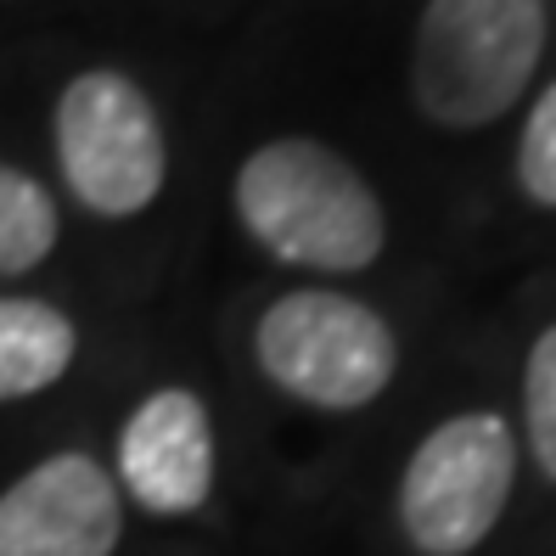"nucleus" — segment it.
Returning <instances> with one entry per match:
<instances>
[{
  "label": "nucleus",
  "instance_id": "10",
  "mask_svg": "<svg viewBox=\"0 0 556 556\" xmlns=\"http://www.w3.org/2000/svg\"><path fill=\"white\" fill-rule=\"evenodd\" d=\"M522 428H529V455L556 483V326L534 338L522 366Z\"/></svg>",
  "mask_w": 556,
  "mask_h": 556
},
{
  "label": "nucleus",
  "instance_id": "11",
  "mask_svg": "<svg viewBox=\"0 0 556 556\" xmlns=\"http://www.w3.org/2000/svg\"><path fill=\"white\" fill-rule=\"evenodd\" d=\"M517 186L529 191V203L556 208V79L534 96L529 124L517 141Z\"/></svg>",
  "mask_w": 556,
  "mask_h": 556
},
{
  "label": "nucleus",
  "instance_id": "9",
  "mask_svg": "<svg viewBox=\"0 0 556 556\" xmlns=\"http://www.w3.org/2000/svg\"><path fill=\"white\" fill-rule=\"evenodd\" d=\"M62 214L51 203V191L28 175L0 163V276H28L56 253Z\"/></svg>",
  "mask_w": 556,
  "mask_h": 556
},
{
  "label": "nucleus",
  "instance_id": "8",
  "mask_svg": "<svg viewBox=\"0 0 556 556\" xmlns=\"http://www.w3.org/2000/svg\"><path fill=\"white\" fill-rule=\"evenodd\" d=\"M79 354V326L46 299H0V405L35 400L68 377Z\"/></svg>",
  "mask_w": 556,
  "mask_h": 556
},
{
  "label": "nucleus",
  "instance_id": "4",
  "mask_svg": "<svg viewBox=\"0 0 556 556\" xmlns=\"http://www.w3.org/2000/svg\"><path fill=\"white\" fill-rule=\"evenodd\" d=\"M56 169L74 198L102 219H136L163 198L169 180V141L152 96L118 74L90 68L74 74L56 96Z\"/></svg>",
  "mask_w": 556,
  "mask_h": 556
},
{
  "label": "nucleus",
  "instance_id": "7",
  "mask_svg": "<svg viewBox=\"0 0 556 556\" xmlns=\"http://www.w3.org/2000/svg\"><path fill=\"white\" fill-rule=\"evenodd\" d=\"M113 483L147 517H191L203 511L219 478L214 416L191 388H152L124 416Z\"/></svg>",
  "mask_w": 556,
  "mask_h": 556
},
{
  "label": "nucleus",
  "instance_id": "2",
  "mask_svg": "<svg viewBox=\"0 0 556 556\" xmlns=\"http://www.w3.org/2000/svg\"><path fill=\"white\" fill-rule=\"evenodd\" d=\"M545 0H428L410 96L439 129H483L529 90L545 56Z\"/></svg>",
  "mask_w": 556,
  "mask_h": 556
},
{
  "label": "nucleus",
  "instance_id": "5",
  "mask_svg": "<svg viewBox=\"0 0 556 556\" xmlns=\"http://www.w3.org/2000/svg\"><path fill=\"white\" fill-rule=\"evenodd\" d=\"M517 444L501 410H462L410 450L400 472V529L421 556H472L506 517Z\"/></svg>",
  "mask_w": 556,
  "mask_h": 556
},
{
  "label": "nucleus",
  "instance_id": "3",
  "mask_svg": "<svg viewBox=\"0 0 556 556\" xmlns=\"http://www.w3.org/2000/svg\"><path fill=\"white\" fill-rule=\"evenodd\" d=\"M253 359L309 410H366L400 371V338L371 304L332 287H292L258 315Z\"/></svg>",
  "mask_w": 556,
  "mask_h": 556
},
{
  "label": "nucleus",
  "instance_id": "6",
  "mask_svg": "<svg viewBox=\"0 0 556 556\" xmlns=\"http://www.w3.org/2000/svg\"><path fill=\"white\" fill-rule=\"evenodd\" d=\"M124 495L85 450H56L0 489V556H113Z\"/></svg>",
  "mask_w": 556,
  "mask_h": 556
},
{
  "label": "nucleus",
  "instance_id": "1",
  "mask_svg": "<svg viewBox=\"0 0 556 556\" xmlns=\"http://www.w3.org/2000/svg\"><path fill=\"white\" fill-rule=\"evenodd\" d=\"M231 208L276 265L354 276L382 258L388 214L366 175L315 136H276L237 169Z\"/></svg>",
  "mask_w": 556,
  "mask_h": 556
}]
</instances>
